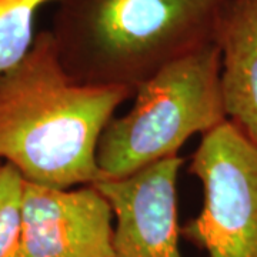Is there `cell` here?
<instances>
[{
	"instance_id": "cell-1",
	"label": "cell",
	"mask_w": 257,
	"mask_h": 257,
	"mask_svg": "<svg viewBox=\"0 0 257 257\" xmlns=\"http://www.w3.org/2000/svg\"><path fill=\"white\" fill-rule=\"evenodd\" d=\"M135 94L66 72L50 30L0 76V160L32 183L72 189L103 179L97 146L116 109Z\"/></svg>"
},
{
	"instance_id": "cell-2",
	"label": "cell",
	"mask_w": 257,
	"mask_h": 257,
	"mask_svg": "<svg viewBox=\"0 0 257 257\" xmlns=\"http://www.w3.org/2000/svg\"><path fill=\"white\" fill-rule=\"evenodd\" d=\"M223 0H59L50 35L66 72L133 90L214 40Z\"/></svg>"
},
{
	"instance_id": "cell-3",
	"label": "cell",
	"mask_w": 257,
	"mask_h": 257,
	"mask_svg": "<svg viewBox=\"0 0 257 257\" xmlns=\"http://www.w3.org/2000/svg\"><path fill=\"white\" fill-rule=\"evenodd\" d=\"M214 40L166 64L135 90L132 109L111 117L97 146L103 179H120L177 156L193 135L227 120Z\"/></svg>"
},
{
	"instance_id": "cell-4",
	"label": "cell",
	"mask_w": 257,
	"mask_h": 257,
	"mask_svg": "<svg viewBox=\"0 0 257 257\" xmlns=\"http://www.w3.org/2000/svg\"><path fill=\"white\" fill-rule=\"evenodd\" d=\"M190 175L203 187L200 213L180 236L209 257H257V145L223 121L192 155Z\"/></svg>"
},
{
	"instance_id": "cell-5",
	"label": "cell",
	"mask_w": 257,
	"mask_h": 257,
	"mask_svg": "<svg viewBox=\"0 0 257 257\" xmlns=\"http://www.w3.org/2000/svg\"><path fill=\"white\" fill-rule=\"evenodd\" d=\"M26 257H114V216L94 184L57 189L25 180Z\"/></svg>"
},
{
	"instance_id": "cell-6",
	"label": "cell",
	"mask_w": 257,
	"mask_h": 257,
	"mask_svg": "<svg viewBox=\"0 0 257 257\" xmlns=\"http://www.w3.org/2000/svg\"><path fill=\"white\" fill-rule=\"evenodd\" d=\"M183 159L169 157L120 179L93 183L114 216V257H183L179 247L177 177Z\"/></svg>"
},
{
	"instance_id": "cell-7",
	"label": "cell",
	"mask_w": 257,
	"mask_h": 257,
	"mask_svg": "<svg viewBox=\"0 0 257 257\" xmlns=\"http://www.w3.org/2000/svg\"><path fill=\"white\" fill-rule=\"evenodd\" d=\"M214 42L227 120L257 145V0H223Z\"/></svg>"
},
{
	"instance_id": "cell-8",
	"label": "cell",
	"mask_w": 257,
	"mask_h": 257,
	"mask_svg": "<svg viewBox=\"0 0 257 257\" xmlns=\"http://www.w3.org/2000/svg\"><path fill=\"white\" fill-rule=\"evenodd\" d=\"M59 0H0V76L28 55L35 42V18L42 6Z\"/></svg>"
},
{
	"instance_id": "cell-9",
	"label": "cell",
	"mask_w": 257,
	"mask_h": 257,
	"mask_svg": "<svg viewBox=\"0 0 257 257\" xmlns=\"http://www.w3.org/2000/svg\"><path fill=\"white\" fill-rule=\"evenodd\" d=\"M23 186L16 167L3 163L0 170V257H26L23 240Z\"/></svg>"
},
{
	"instance_id": "cell-10",
	"label": "cell",
	"mask_w": 257,
	"mask_h": 257,
	"mask_svg": "<svg viewBox=\"0 0 257 257\" xmlns=\"http://www.w3.org/2000/svg\"><path fill=\"white\" fill-rule=\"evenodd\" d=\"M2 166H3V162L0 160V170H2Z\"/></svg>"
}]
</instances>
